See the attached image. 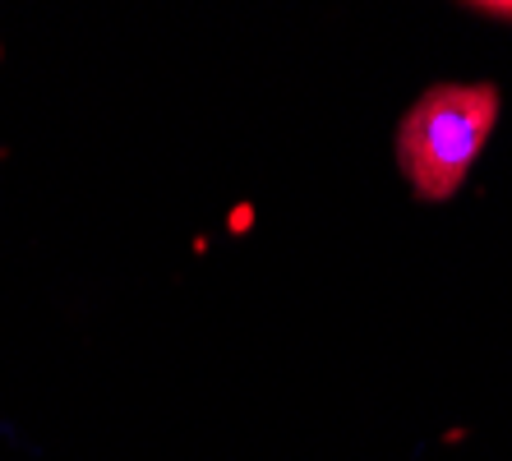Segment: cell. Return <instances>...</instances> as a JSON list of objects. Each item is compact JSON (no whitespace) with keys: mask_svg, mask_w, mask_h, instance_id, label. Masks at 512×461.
Segmentation results:
<instances>
[{"mask_svg":"<svg viewBox=\"0 0 512 461\" xmlns=\"http://www.w3.org/2000/svg\"><path fill=\"white\" fill-rule=\"evenodd\" d=\"M503 97L494 83H434L397 120V166L425 203H448L462 190L489 134L499 125Z\"/></svg>","mask_w":512,"mask_h":461,"instance_id":"obj_1","label":"cell"},{"mask_svg":"<svg viewBox=\"0 0 512 461\" xmlns=\"http://www.w3.org/2000/svg\"><path fill=\"white\" fill-rule=\"evenodd\" d=\"M476 14H489V19H512V0H480Z\"/></svg>","mask_w":512,"mask_h":461,"instance_id":"obj_2","label":"cell"}]
</instances>
